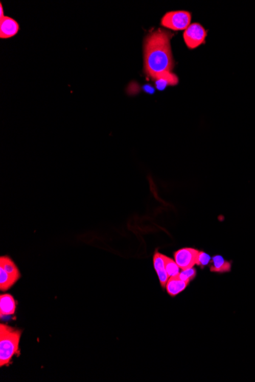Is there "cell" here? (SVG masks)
Masks as SVG:
<instances>
[{
    "label": "cell",
    "instance_id": "9",
    "mask_svg": "<svg viewBox=\"0 0 255 382\" xmlns=\"http://www.w3.org/2000/svg\"><path fill=\"white\" fill-rule=\"evenodd\" d=\"M233 261L227 260L221 255H216L212 258L210 271L219 274L228 273L233 268Z\"/></svg>",
    "mask_w": 255,
    "mask_h": 382
},
{
    "label": "cell",
    "instance_id": "15",
    "mask_svg": "<svg viewBox=\"0 0 255 382\" xmlns=\"http://www.w3.org/2000/svg\"><path fill=\"white\" fill-rule=\"evenodd\" d=\"M211 262L212 258L210 255L207 254L206 253H205V252L203 251L199 252L197 261H196V265L199 266L201 268L203 269L204 267L210 265V262Z\"/></svg>",
    "mask_w": 255,
    "mask_h": 382
},
{
    "label": "cell",
    "instance_id": "16",
    "mask_svg": "<svg viewBox=\"0 0 255 382\" xmlns=\"http://www.w3.org/2000/svg\"><path fill=\"white\" fill-rule=\"evenodd\" d=\"M0 14H1V18H0V19H2V18H4V14H3V5H0Z\"/></svg>",
    "mask_w": 255,
    "mask_h": 382
},
{
    "label": "cell",
    "instance_id": "14",
    "mask_svg": "<svg viewBox=\"0 0 255 382\" xmlns=\"http://www.w3.org/2000/svg\"><path fill=\"white\" fill-rule=\"evenodd\" d=\"M196 276V270L195 268L188 269V270H182L181 273L179 274L178 277L185 282L190 283L192 280L194 279Z\"/></svg>",
    "mask_w": 255,
    "mask_h": 382
},
{
    "label": "cell",
    "instance_id": "11",
    "mask_svg": "<svg viewBox=\"0 0 255 382\" xmlns=\"http://www.w3.org/2000/svg\"><path fill=\"white\" fill-rule=\"evenodd\" d=\"M154 81L157 89L162 90L167 86H175L178 83L179 80L177 76L173 73L165 72L157 76Z\"/></svg>",
    "mask_w": 255,
    "mask_h": 382
},
{
    "label": "cell",
    "instance_id": "2",
    "mask_svg": "<svg viewBox=\"0 0 255 382\" xmlns=\"http://www.w3.org/2000/svg\"><path fill=\"white\" fill-rule=\"evenodd\" d=\"M22 331L6 324L0 325V366H8L12 357L19 352V342Z\"/></svg>",
    "mask_w": 255,
    "mask_h": 382
},
{
    "label": "cell",
    "instance_id": "5",
    "mask_svg": "<svg viewBox=\"0 0 255 382\" xmlns=\"http://www.w3.org/2000/svg\"><path fill=\"white\" fill-rule=\"evenodd\" d=\"M199 250L194 248L180 249L174 253V260L182 270L193 268L196 265Z\"/></svg>",
    "mask_w": 255,
    "mask_h": 382
},
{
    "label": "cell",
    "instance_id": "3",
    "mask_svg": "<svg viewBox=\"0 0 255 382\" xmlns=\"http://www.w3.org/2000/svg\"><path fill=\"white\" fill-rule=\"evenodd\" d=\"M191 22V14L187 11H173L165 14L160 24L174 31L186 30Z\"/></svg>",
    "mask_w": 255,
    "mask_h": 382
},
{
    "label": "cell",
    "instance_id": "6",
    "mask_svg": "<svg viewBox=\"0 0 255 382\" xmlns=\"http://www.w3.org/2000/svg\"><path fill=\"white\" fill-rule=\"evenodd\" d=\"M153 264H154V270L158 276L161 287H166L167 282L169 279L166 269H165V255L161 254L156 250L153 256Z\"/></svg>",
    "mask_w": 255,
    "mask_h": 382
},
{
    "label": "cell",
    "instance_id": "4",
    "mask_svg": "<svg viewBox=\"0 0 255 382\" xmlns=\"http://www.w3.org/2000/svg\"><path fill=\"white\" fill-rule=\"evenodd\" d=\"M207 32L199 23L191 25L183 33V39L190 49H194L205 43Z\"/></svg>",
    "mask_w": 255,
    "mask_h": 382
},
{
    "label": "cell",
    "instance_id": "7",
    "mask_svg": "<svg viewBox=\"0 0 255 382\" xmlns=\"http://www.w3.org/2000/svg\"><path fill=\"white\" fill-rule=\"evenodd\" d=\"M19 30L18 22L10 17L5 16L0 19V38L6 39L15 36Z\"/></svg>",
    "mask_w": 255,
    "mask_h": 382
},
{
    "label": "cell",
    "instance_id": "13",
    "mask_svg": "<svg viewBox=\"0 0 255 382\" xmlns=\"http://www.w3.org/2000/svg\"><path fill=\"white\" fill-rule=\"evenodd\" d=\"M165 269L169 278L171 277L178 276L180 274V267L174 259L165 256Z\"/></svg>",
    "mask_w": 255,
    "mask_h": 382
},
{
    "label": "cell",
    "instance_id": "12",
    "mask_svg": "<svg viewBox=\"0 0 255 382\" xmlns=\"http://www.w3.org/2000/svg\"><path fill=\"white\" fill-rule=\"evenodd\" d=\"M0 269H3L5 271L10 274L18 281L21 278V273L18 267L9 256H3L0 257Z\"/></svg>",
    "mask_w": 255,
    "mask_h": 382
},
{
    "label": "cell",
    "instance_id": "1",
    "mask_svg": "<svg viewBox=\"0 0 255 382\" xmlns=\"http://www.w3.org/2000/svg\"><path fill=\"white\" fill-rule=\"evenodd\" d=\"M173 35L158 29L145 38L144 44L145 73L148 77H156L165 72H171L174 66L171 52V39Z\"/></svg>",
    "mask_w": 255,
    "mask_h": 382
},
{
    "label": "cell",
    "instance_id": "8",
    "mask_svg": "<svg viewBox=\"0 0 255 382\" xmlns=\"http://www.w3.org/2000/svg\"><path fill=\"white\" fill-rule=\"evenodd\" d=\"M16 310V302L12 295L5 294L0 296V318L3 319L6 317L11 316L15 314Z\"/></svg>",
    "mask_w": 255,
    "mask_h": 382
},
{
    "label": "cell",
    "instance_id": "10",
    "mask_svg": "<svg viewBox=\"0 0 255 382\" xmlns=\"http://www.w3.org/2000/svg\"><path fill=\"white\" fill-rule=\"evenodd\" d=\"M189 283L182 281L178 276L171 277L168 279L166 284V290L168 295L176 297L185 290Z\"/></svg>",
    "mask_w": 255,
    "mask_h": 382
}]
</instances>
